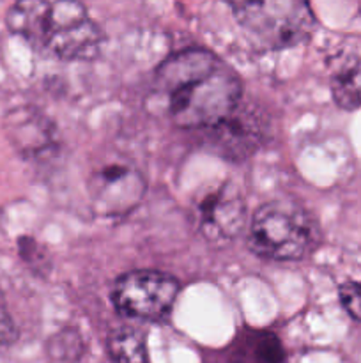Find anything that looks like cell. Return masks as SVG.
<instances>
[{"mask_svg":"<svg viewBox=\"0 0 361 363\" xmlns=\"http://www.w3.org/2000/svg\"><path fill=\"white\" fill-rule=\"evenodd\" d=\"M106 347L110 363H151L144 335L131 326L113 330Z\"/></svg>","mask_w":361,"mask_h":363,"instance_id":"11","label":"cell"},{"mask_svg":"<svg viewBox=\"0 0 361 363\" xmlns=\"http://www.w3.org/2000/svg\"><path fill=\"white\" fill-rule=\"evenodd\" d=\"M144 176L126 163H108L88 179V195L98 215L117 218L133 211L145 195Z\"/></svg>","mask_w":361,"mask_h":363,"instance_id":"6","label":"cell"},{"mask_svg":"<svg viewBox=\"0 0 361 363\" xmlns=\"http://www.w3.org/2000/svg\"><path fill=\"white\" fill-rule=\"evenodd\" d=\"M11 140L27 156H41L53 149L52 124L39 113L23 108L11 113L7 119Z\"/></svg>","mask_w":361,"mask_h":363,"instance_id":"9","label":"cell"},{"mask_svg":"<svg viewBox=\"0 0 361 363\" xmlns=\"http://www.w3.org/2000/svg\"><path fill=\"white\" fill-rule=\"evenodd\" d=\"M321 240L310 213L290 201H271L255 211L250 225L251 250L269 261H301Z\"/></svg>","mask_w":361,"mask_h":363,"instance_id":"4","label":"cell"},{"mask_svg":"<svg viewBox=\"0 0 361 363\" xmlns=\"http://www.w3.org/2000/svg\"><path fill=\"white\" fill-rule=\"evenodd\" d=\"M338 296L347 314L361 323V282H356V280L343 282L338 287Z\"/></svg>","mask_w":361,"mask_h":363,"instance_id":"13","label":"cell"},{"mask_svg":"<svg viewBox=\"0 0 361 363\" xmlns=\"http://www.w3.org/2000/svg\"><path fill=\"white\" fill-rule=\"evenodd\" d=\"M18 328L14 325V319L11 318L7 311V303L4 294L0 293V346H11L18 340Z\"/></svg>","mask_w":361,"mask_h":363,"instance_id":"14","label":"cell"},{"mask_svg":"<svg viewBox=\"0 0 361 363\" xmlns=\"http://www.w3.org/2000/svg\"><path fill=\"white\" fill-rule=\"evenodd\" d=\"M50 357L57 363H76L84 353V340L76 330H62L50 340Z\"/></svg>","mask_w":361,"mask_h":363,"instance_id":"12","label":"cell"},{"mask_svg":"<svg viewBox=\"0 0 361 363\" xmlns=\"http://www.w3.org/2000/svg\"><path fill=\"white\" fill-rule=\"evenodd\" d=\"M198 215L200 230L209 241H229L243 230L246 208L236 186L222 184L202 201Z\"/></svg>","mask_w":361,"mask_h":363,"instance_id":"8","label":"cell"},{"mask_svg":"<svg viewBox=\"0 0 361 363\" xmlns=\"http://www.w3.org/2000/svg\"><path fill=\"white\" fill-rule=\"evenodd\" d=\"M179 287L176 277L168 273L134 269L115 280L112 287V301L126 318L159 321L172 311Z\"/></svg>","mask_w":361,"mask_h":363,"instance_id":"5","label":"cell"},{"mask_svg":"<svg viewBox=\"0 0 361 363\" xmlns=\"http://www.w3.org/2000/svg\"><path fill=\"white\" fill-rule=\"evenodd\" d=\"M166 113L184 130H207L229 117L243 96L241 78L225 60L204 48L172 53L154 77Z\"/></svg>","mask_w":361,"mask_h":363,"instance_id":"1","label":"cell"},{"mask_svg":"<svg viewBox=\"0 0 361 363\" xmlns=\"http://www.w3.org/2000/svg\"><path fill=\"white\" fill-rule=\"evenodd\" d=\"M251 45L258 50L290 48L308 41L315 14L308 0H225Z\"/></svg>","mask_w":361,"mask_h":363,"instance_id":"3","label":"cell"},{"mask_svg":"<svg viewBox=\"0 0 361 363\" xmlns=\"http://www.w3.org/2000/svg\"><path fill=\"white\" fill-rule=\"evenodd\" d=\"M7 27L41 55L91 60L101 52V28L80 0H16Z\"/></svg>","mask_w":361,"mask_h":363,"instance_id":"2","label":"cell"},{"mask_svg":"<svg viewBox=\"0 0 361 363\" xmlns=\"http://www.w3.org/2000/svg\"><path fill=\"white\" fill-rule=\"evenodd\" d=\"M202 131L207 135L209 145L230 160H243L253 155L265 137L264 124L257 113L243 108L241 103L229 117Z\"/></svg>","mask_w":361,"mask_h":363,"instance_id":"7","label":"cell"},{"mask_svg":"<svg viewBox=\"0 0 361 363\" xmlns=\"http://www.w3.org/2000/svg\"><path fill=\"white\" fill-rule=\"evenodd\" d=\"M331 94L343 110L361 106V48H350L335 57L331 67Z\"/></svg>","mask_w":361,"mask_h":363,"instance_id":"10","label":"cell"}]
</instances>
